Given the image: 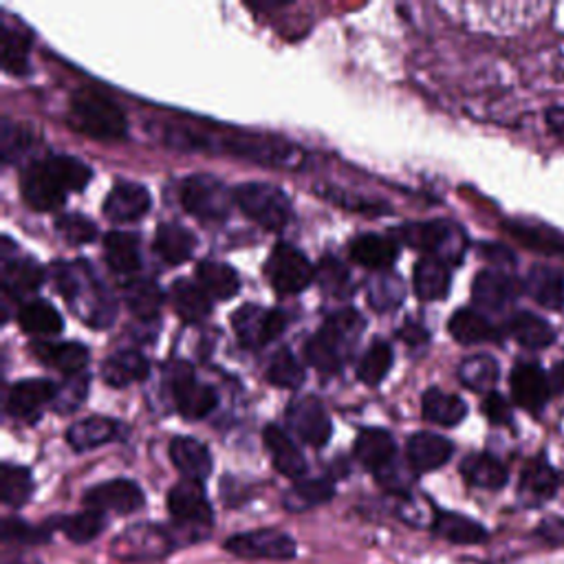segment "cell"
I'll return each mask as SVG.
<instances>
[{"mask_svg": "<svg viewBox=\"0 0 564 564\" xmlns=\"http://www.w3.org/2000/svg\"><path fill=\"white\" fill-rule=\"evenodd\" d=\"M58 395V387L49 380H23L12 384V389L8 391V413L14 419L34 424L42 417V410L53 404Z\"/></svg>", "mask_w": 564, "mask_h": 564, "instance_id": "15", "label": "cell"}, {"mask_svg": "<svg viewBox=\"0 0 564 564\" xmlns=\"http://www.w3.org/2000/svg\"><path fill=\"white\" fill-rule=\"evenodd\" d=\"M262 441L278 473L287 479L303 481V477L307 475V461L292 437L278 426H267L262 432Z\"/></svg>", "mask_w": 564, "mask_h": 564, "instance_id": "20", "label": "cell"}, {"mask_svg": "<svg viewBox=\"0 0 564 564\" xmlns=\"http://www.w3.org/2000/svg\"><path fill=\"white\" fill-rule=\"evenodd\" d=\"M181 542L172 527L135 525L120 534L111 547V553L124 562H155L168 557Z\"/></svg>", "mask_w": 564, "mask_h": 564, "instance_id": "5", "label": "cell"}, {"mask_svg": "<svg viewBox=\"0 0 564 564\" xmlns=\"http://www.w3.org/2000/svg\"><path fill=\"white\" fill-rule=\"evenodd\" d=\"M287 424L311 447H324L333 434L331 417L316 397L296 400L287 410Z\"/></svg>", "mask_w": 564, "mask_h": 564, "instance_id": "14", "label": "cell"}, {"mask_svg": "<svg viewBox=\"0 0 564 564\" xmlns=\"http://www.w3.org/2000/svg\"><path fill=\"white\" fill-rule=\"evenodd\" d=\"M560 483H562V479L557 475V469L553 465H549V461L544 456H536L523 469L518 496L525 505L536 507V505L551 501L557 494Z\"/></svg>", "mask_w": 564, "mask_h": 564, "instance_id": "18", "label": "cell"}, {"mask_svg": "<svg viewBox=\"0 0 564 564\" xmlns=\"http://www.w3.org/2000/svg\"><path fill=\"white\" fill-rule=\"evenodd\" d=\"M51 529H60L71 542L75 544H88L102 536L107 529V514L96 510H84L71 516H60L49 520Z\"/></svg>", "mask_w": 564, "mask_h": 564, "instance_id": "37", "label": "cell"}, {"mask_svg": "<svg viewBox=\"0 0 564 564\" xmlns=\"http://www.w3.org/2000/svg\"><path fill=\"white\" fill-rule=\"evenodd\" d=\"M452 285L450 265L434 256H424L413 271V287L419 301L437 303L443 301Z\"/></svg>", "mask_w": 564, "mask_h": 564, "instance_id": "24", "label": "cell"}, {"mask_svg": "<svg viewBox=\"0 0 564 564\" xmlns=\"http://www.w3.org/2000/svg\"><path fill=\"white\" fill-rule=\"evenodd\" d=\"M225 549L238 557L252 560H294L298 553L296 540L278 529H256L234 534L225 540Z\"/></svg>", "mask_w": 564, "mask_h": 564, "instance_id": "9", "label": "cell"}, {"mask_svg": "<svg viewBox=\"0 0 564 564\" xmlns=\"http://www.w3.org/2000/svg\"><path fill=\"white\" fill-rule=\"evenodd\" d=\"M105 256L109 267L115 273H122V275L137 273L142 267L139 238L131 232H111L105 238Z\"/></svg>", "mask_w": 564, "mask_h": 564, "instance_id": "40", "label": "cell"}, {"mask_svg": "<svg viewBox=\"0 0 564 564\" xmlns=\"http://www.w3.org/2000/svg\"><path fill=\"white\" fill-rule=\"evenodd\" d=\"M197 278L212 301H230L241 290V278L234 267L219 260H204L197 267Z\"/></svg>", "mask_w": 564, "mask_h": 564, "instance_id": "35", "label": "cell"}, {"mask_svg": "<svg viewBox=\"0 0 564 564\" xmlns=\"http://www.w3.org/2000/svg\"><path fill=\"white\" fill-rule=\"evenodd\" d=\"M461 475L473 488L492 490V492L503 490L510 481L507 467L488 452H477V454L465 456L461 463Z\"/></svg>", "mask_w": 564, "mask_h": 564, "instance_id": "25", "label": "cell"}, {"mask_svg": "<svg viewBox=\"0 0 564 564\" xmlns=\"http://www.w3.org/2000/svg\"><path fill=\"white\" fill-rule=\"evenodd\" d=\"M29 49L32 40L27 34L3 27V69L10 75H25L29 71Z\"/></svg>", "mask_w": 564, "mask_h": 564, "instance_id": "51", "label": "cell"}, {"mask_svg": "<svg viewBox=\"0 0 564 564\" xmlns=\"http://www.w3.org/2000/svg\"><path fill=\"white\" fill-rule=\"evenodd\" d=\"M421 415L430 424L452 428L465 419L467 406L456 395L443 393L441 389H430V391H426V395L421 400Z\"/></svg>", "mask_w": 564, "mask_h": 564, "instance_id": "39", "label": "cell"}, {"mask_svg": "<svg viewBox=\"0 0 564 564\" xmlns=\"http://www.w3.org/2000/svg\"><path fill=\"white\" fill-rule=\"evenodd\" d=\"M400 338L406 340V342L413 344V346H419V344L428 342V331H426L424 327H419V324H406V327L400 331Z\"/></svg>", "mask_w": 564, "mask_h": 564, "instance_id": "61", "label": "cell"}, {"mask_svg": "<svg viewBox=\"0 0 564 564\" xmlns=\"http://www.w3.org/2000/svg\"><path fill=\"white\" fill-rule=\"evenodd\" d=\"M523 290L549 311H560L564 307V273L555 267L534 265L525 275Z\"/></svg>", "mask_w": 564, "mask_h": 564, "instance_id": "23", "label": "cell"}, {"mask_svg": "<svg viewBox=\"0 0 564 564\" xmlns=\"http://www.w3.org/2000/svg\"><path fill=\"white\" fill-rule=\"evenodd\" d=\"M3 564H42L38 557L21 553V551H5Z\"/></svg>", "mask_w": 564, "mask_h": 564, "instance_id": "64", "label": "cell"}, {"mask_svg": "<svg viewBox=\"0 0 564 564\" xmlns=\"http://www.w3.org/2000/svg\"><path fill=\"white\" fill-rule=\"evenodd\" d=\"M454 454L452 441L434 432H417L408 439L406 456L415 475H428L443 467Z\"/></svg>", "mask_w": 564, "mask_h": 564, "instance_id": "19", "label": "cell"}, {"mask_svg": "<svg viewBox=\"0 0 564 564\" xmlns=\"http://www.w3.org/2000/svg\"><path fill=\"white\" fill-rule=\"evenodd\" d=\"M71 124L79 133L100 142L124 139L128 133L126 115L122 113V109L109 98L100 96V93L88 88L73 93Z\"/></svg>", "mask_w": 564, "mask_h": 564, "instance_id": "2", "label": "cell"}, {"mask_svg": "<svg viewBox=\"0 0 564 564\" xmlns=\"http://www.w3.org/2000/svg\"><path fill=\"white\" fill-rule=\"evenodd\" d=\"M170 461L187 481L204 483L212 475V454L206 443L195 437H174L170 441Z\"/></svg>", "mask_w": 564, "mask_h": 564, "instance_id": "17", "label": "cell"}, {"mask_svg": "<svg viewBox=\"0 0 564 564\" xmlns=\"http://www.w3.org/2000/svg\"><path fill=\"white\" fill-rule=\"evenodd\" d=\"M391 366H393V348L387 342H375L357 364V378L366 387H378L387 380Z\"/></svg>", "mask_w": 564, "mask_h": 564, "instance_id": "49", "label": "cell"}, {"mask_svg": "<svg viewBox=\"0 0 564 564\" xmlns=\"http://www.w3.org/2000/svg\"><path fill=\"white\" fill-rule=\"evenodd\" d=\"M400 238L428 256L441 258L447 265H456L463 260L467 241L461 228L447 221H428V223H408L397 230Z\"/></svg>", "mask_w": 564, "mask_h": 564, "instance_id": "4", "label": "cell"}, {"mask_svg": "<svg viewBox=\"0 0 564 564\" xmlns=\"http://www.w3.org/2000/svg\"><path fill=\"white\" fill-rule=\"evenodd\" d=\"M124 301H126L128 309L135 314V318L152 320L161 311L163 294L157 287V282L146 280V278L144 280L135 278V280L128 282L126 290H124Z\"/></svg>", "mask_w": 564, "mask_h": 564, "instance_id": "46", "label": "cell"}, {"mask_svg": "<svg viewBox=\"0 0 564 564\" xmlns=\"http://www.w3.org/2000/svg\"><path fill=\"white\" fill-rule=\"evenodd\" d=\"M400 256V247L393 238L380 234H361L351 243V258L372 271H387Z\"/></svg>", "mask_w": 564, "mask_h": 564, "instance_id": "28", "label": "cell"}, {"mask_svg": "<svg viewBox=\"0 0 564 564\" xmlns=\"http://www.w3.org/2000/svg\"><path fill=\"white\" fill-rule=\"evenodd\" d=\"M88 384H90V378H88L86 370L79 372V375H73V378H69V382L58 387V395L53 400L56 410L73 413L75 408H79V404L84 402V397L88 393Z\"/></svg>", "mask_w": 564, "mask_h": 564, "instance_id": "55", "label": "cell"}, {"mask_svg": "<svg viewBox=\"0 0 564 564\" xmlns=\"http://www.w3.org/2000/svg\"><path fill=\"white\" fill-rule=\"evenodd\" d=\"M520 294V282L501 271V269H486L475 278L473 298L481 309L501 311L510 307Z\"/></svg>", "mask_w": 564, "mask_h": 564, "instance_id": "16", "label": "cell"}, {"mask_svg": "<svg viewBox=\"0 0 564 564\" xmlns=\"http://www.w3.org/2000/svg\"><path fill=\"white\" fill-rule=\"evenodd\" d=\"M144 492L135 481L128 479H113L107 483H100L96 488H90L84 494V505L86 510H96V512H113V514H135L144 507Z\"/></svg>", "mask_w": 564, "mask_h": 564, "instance_id": "12", "label": "cell"}, {"mask_svg": "<svg viewBox=\"0 0 564 564\" xmlns=\"http://www.w3.org/2000/svg\"><path fill=\"white\" fill-rule=\"evenodd\" d=\"M499 375V361L492 355H473L458 366V380L475 393H494Z\"/></svg>", "mask_w": 564, "mask_h": 564, "instance_id": "43", "label": "cell"}, {"mask_svg": "<svg viewBox=\"0 0 564 564\" xmlns=\"http://www.w3.org/2000/svg\"><path fill=\"white\" fill-rule=\"evenodd\" d=\"M170 391L185 419H206L219 404L217 391L201 384L187 364H176L174 370H170Z\"/></svg>", "mask_w": 564, "mask_h": 564, "instance_id": "8", "label": "cell"}, {"mask_svg": "<svg viewBox=\"0 0 564 564\" xmlns=\"http://www.w3.org/2000/svg\"><path fill=\"white\" fill-rule=\"evenodd\" d=\"M19 322L29 335H58L64 329L62 316L47 301H29L19 314Z\"/></svg>", "mask_w": 564, "mask_h": 564, "instance_id": "45", "label": "cell"}, {"mask_svg": "<svg viewBox=\"0 0 564 564\" xmlns=\"http://www.w3.org/2000/svg\"><path fill=\"white\" fill-rule=\"evenodd\" d=\"M447 331L458 344H465V346L501 340V331L483 314L475 309L454 311L447 322Z\"/></svg>", "mask_w": 564, "mask_h": 564, "instance_id": "34", "label": "cell"}, {"mask_svg": "<svg viewBox=\"0 0 564 564\" xmlns=\"http://www.w3.org/2000/svg\"><path fill=\"white\" fill-rule=\"evenodd\" d=\"M234 331L238 335L241 346L245 348H262L282 335L287 327V318L278 309H265L258 305H243L232 316Z\"/></svg>", "mask_w": 564, "mask_h": 564, "instance_id": "10", "label": "cell"}, {"mask_svg": "<svg viewBox=\"0 0 564 564\" xmlns=\"http://www.w3.org/2000/svg\"><path fill=\"white\" fill-rule=\"evenodd\" d=\"M32 351L42 364L71 375V378L84 372L88 366V348L79 342H38Z\"/></svg>", "mask_w": 564, "mask_h": 564, "instance_id": "29", "label": "cell"}, {"mask_svg": "<svg viewBox=\"0 0 564 564\" xmlns=\"http://www.w3.org/2000/svg\"><path fill=\"white\" fill-rule=\"evenodd\" d=\"M353 452H355V458L378 477L387 467L395 463L397 445L391 432L382 428H368L357 434Z\"/></svg>", "mask_w": 564, "mask_h": 564, "instance_id": "21", "label": "cell"}, {"mask_svg": "<svg viewBox=\"0 0 564 564\" xmlns=\"http://www.w3.org/2000/svg\"><path fill=\"white\" fill-rule=\"evenodd\" d=\"M430 527L434 536L454 544H481L490 536L481 523L456 512H434Z\"/></svg>", "mask_w": 564, "mask_h": 564, "instance_id": "33", "label": "cell"}, {"mask_svg": "<svg viewBox=\"0 0 564 564\" xmlns=\"http://www.w3.org/2000/svg\"><path fill=\"white\" fill-rule=\"evenodd\" d=\"M51 538V527L49 523L42 527L29 525L23 518H5L3 523V542L5 544H16V547H36L45 544Z\"/></svg>", "mask_w": 564, "mask_h": 564, "instance_id": "52", "label": "cell"}, {"mask_svg": "<svg viewBox=\"0 0 564 564\" xmlns=\"http://www.w3.org/2000/svg\"><path fill=\"white\" fill-rule=\"evenodd\" d=\"M234 204L249 217L254 223L267 232L285 230L292 221V201L271 183H241L234 191Z\"/></svg>", "mask_w": 564, "mask_h": 564, "instance_id": "3", "label": "cell"}, {"mask_svg": "<svg viewBox=\"0 0 564 564\" xmlns=\"http://www.w3.org/2000/svg\"><path fill=\"white\" fill-rule=\"evenodd\" d=\"M483 256L488 258V260H492L494 265H512L516 258H514V254L507 249V247H503V245H492V243H488V245H483Z\"/></svg>", "mask_w": 564, "mask_h": 564, "instance_id": "60", "label": "cell"}, {"mask_svg": "<svg viewBox=\"0 0 564 564\" xmlns=\"http://www.w3.org/2000/svg\"><path fill=\"white\" fill-rule=\"evenodd\" d=\"M118 437V424L109 417H88L73 424L66 430V441L75 452L96 450L105 443H111Z\"/></svg>", "mask_w": 564, "mask_h": 564, "instance_id": "36", "label": "cell"}, {"mask_svg": "<svg viewBox=\"0 0 564 564\" xmlns=\"http://www.w3.org/2000/svg\"><path fill=\"white\" fill-rule=\"evenodd\" d=\"M265 273L280 296H296L305 292L316 278V269L309 258L290 243H278L271 249Z\"/></svg>", "mask_w": 564, "mask_h": 564, "instance_id": "7", "label": "cell"}, {"mask_svg": "<svg viewBox=\"0 0 564 564\" xmlns=\"http://www.w3.org/2000/svg\"><path fill=\"white\" fill-rule=\"evenodd\" d=\"M168 512L174 523V534L181 544H191L208 536L214 525V510L208 494L197 481H179L168 492Z\"/></svg>", "mask_w": 564, "mask_h": 564, "instance_id": "1", "label": "cell"}, {"mask_svg": "<svg viewBox=\"0 0 564 564\" xmlns=\"http://www.w3.org/2000/svg\"><path fill=\"white\" fill-rule=\"evenodd\" d=\"M197 238L191 230L176 223H161L155 234V254L170 267L183 265L193 258Z\"/></svg>", "mask_w": 564, "mask_h": 564, "instance_id": "32", "label": "cell"}, {"mask_svg": "<svg viewBox=\"0 0 564 564\" xmlns=\"http://www.w3.org/2000/svg\"><path fill=\"white\" fill-rule=\"evenodd\" d=\"M366 322L364 318L355 311V309H342L338 314H333L322 329L318 331V335L331 346L335 348L342 359H346V355L353 351V346L359 342V335L364 331Z\"/></svg>", "mask_w": 564, "mask_h": 564, "instance_id": "30", "label": "cell"}, {"mask_svg": "<svg viewBox=\"0 0 564 564\" xmlns=\"http://www.w3.org/2000/svg\"><path fill=\"white\" fill-rule=\"evenodd\" d=\"M47 165L51 168L53 176L60 181V185L69 193H82L84 187L90 183V168L75 159V157H66V155H58V157H49L45 159Z\"/></svg>", "mask_w": 564, "mask_h": 564, "instance_id": "50", "label": "cell"}, {"mask_svg": "<svg viewBox=\"0 0 564 564\" xmlns=\"http://www.w3.org/2000/svg\"><path fill=\"white\" fill-rule=\"evenodd\" d=\"M21 193L36 212H56L66 201V191L53 176L47 161H34L23 170Z\"/></svg>", "mask_w": 564, "mask_h": 564, "instance_id": "11", "label": "cell"}, {"mask_svg": "<svg viewBox=\"0 0 564 564\" xmlns=\"http://www.w3.org/2000/svg\"><path fill=\"white\" fill-rule=\"evenodd\" d=\"M510 387L516 406H520L529 415H540L551 397L549 378L536 361L516 364L510 375Z\"/></svg>", "mask_w": 564, "mask_h": 564, "instance_id": "13", "label": "cell"}, {"mask_svg": "<svg viewBox=\"0 0 564 564\" xmlns=\"http://www.w3.org/2000/svg\"><path fill=\"white\" fill-rule=\"evenodd\" d=\"M542 540L551 542V544H564V518L562 516H547L538 531H536Z\"/></svg>", "mask_w": 564, "mask_h": 564, "instance_id": "59", "label": "cell"}, {"mask_svg": "<svg viewBox=\"0 0 564 564\" xmlns=\"http://www.w3.org/2000/svg\"><path fill=\"white\" fill-rule=\"evenodd\" d=\"M32 146V135L25 128H16L10 122L3 126V159L8 163L16 161Z\"/></svg>", "mask_w": 564, "mask_h": 564, "instance_id": "57", "label": "cell"}, {"mask_svg": "<svg viewBox=\"0 0 564 564\" xmlns=\"http://www.w3.org/2000/svg\"><path fill=\"white\" fill-rule=\"evenodd\" d=\"M34 477L27 467L5 463L3 473H0V499L8 507H25L34 496Z\"/></svg>", "mask_w": 564, "mask_h": 564, "instance_id": "44", "label": "cell"}, {"mask_svg": "<svg viewBox=\"0 0 564 564\" xmlns=\"http://www.w3.org/2000/svg\"><path fill=\"white\" fill-rule=\"evenodd\" d=\"M58 232L62 238H66L69 243H75V245H84V243H90L93 238H96L98 234V228L93 221H88L86 217L82 214H62L56 223Z\"/></svg>", "mask_w": 564, "mask_h": 564, "instance_id": "56", "label": "cell"}, {"mask_svg": "<svg viewBox=\"0 0 564 564\" xmlns=\"http://www.w3.org/2000/svg\"><path fill=\"white\" fill-rule=\"evenodd\" d=\"M170 296H172L174 311L179 314V318L185 324H199L212 311V303H210L212 298L204 292V287L199 285V282L181 278L172 285Z\"/></svg>", "mask_w": 564, "mask_h": 564, "instance_id": "31", "label": "cell"}, {"mask_svg": "<svg viewBox=\"0 0 564 564\" xmlns=\"http://www.w3.org/2000/svg\"><path fill=\"white\" fill-rule=\"evenodd\" d=\"M505 232L523 243L531 252H540L547 256H564V236L544 228V225H529L523 221H505Z\"/></svg>", "mask_w": 564, "mask_h": 564, "instance_id": "41", "label": "cell"}, {"mask_svg": "<svg viewBox=\"0 0 564 564\" xmlns=\"http://www.w3.org/2000/svg\"><path fill=\"white\" fill-rule=\"evenodd\" d=\"M316 278H318L320 290L335 301H346L355 294V285H353L348 269L333 256H324L318 262Z\"/></svg>", "mask_w": 564, "mask_h": 564, "instance_id": "47", "label": "cell"}, {"mask_svg": "<svg viewBox=\"0 0 564 564\" xmlns=\"http://www.w3.org/2000/svg\"><path fill=\"white\" fill-rule=\"evenodd\" d=\"M335 496V488L331 481L327 479H303L296 481L294 488L287 490V494L282 496V505H285L290 512L298 514V512H307L311 507L324 505Z\"/></svg>", "mask_w": 564, "mask_h": 564, "instance_id": "42", "label": "cell"}, {"mask_svg": "<svg viewBox=\"0 0 564 564\" xmlns=\"http://www.w3.org/2000/svg\"><path fill=\"white\" fill-rule=\"evenodd\" d=\"M150 372L148 359L137 351H118L102 364V380L113 389L144 382Z\"/></svg>", "mask_w": 564, "mask_h": 564, "instance_id": "27", "label": "cell"}, {"mask_svg": "<svg viewBox=\"0 0 564 564\" xmlns=\"http://www.w3.org/2000/svg\"><path fill=\"white\" fill-rule=\"evenodd\" d=\"M234 204V193L210 174L187 176L181 183V206L201 221H225Z\"/></svg>", "mask_w": 564, "mask_h": 564, "instance_id": "6", "label": "cell"}, {"mask_svg": "<svg viewBox=\"0 0 564 564\" xmlns=\"http://www.w3.org/2000/svg\"><path fill=\"white\" fill-rule=\"evenodd\" d=\"M150 206H152V201L144 185L124 181V183H118L109 193V197L105 201V214L113 223H133V221H139L142 217H146Z\"/></svg>", "mask_w": 564, "mask_h": 564, "instance_id": "22", "label": "cell"}, {"mask_svg": "<svg viewBox=\"0 0 564 564\" xmlns=\"http://www.w3.org/2000/svg\"><path fill=\"white\" fill-rule=\"evenodd\" d=\"M404 298V285L397 275L382 273L368 285V303L378 311L395 309Z\"/></svg>", "mask_w": 564, "mask_h": 564, "instance_id": "53", "label": "cell"}, {"mask_svg": "<svg viewBox=\"0 0 564 564\" xmlns=\"http://www.w3.org/2000/svg\"><path fill=\"white\" fill-rule=\"evenodd\" d=\"M45 282V271L32 258H3V292L8 298H25L38 292Z\"/></svg>", "mask_w": 564, "mask_h": 564, "instance_id": "26", "label": "cell"}, {"mask_svg": "<svg viewBox=\"0 0 564 564\" xmlns=\"http://www.w3.org/2000/svg\"><path fill=\"white\" fill-rule=\"evenodd\" d=\"M267 380L269 384L287 391H296L305 384V368L298 361V357L292 353V348H280L271 357L267 366Z\"/></svg>", "mask_w": 564, "mask_h": 564, "instance_id": "48", "label": "cell"}, {"mask_svg": "<svg viewBox=\"0 0 564 564\" xmlns=\"http://www.w3.org/2000/svg\"><path fill=\"white\" fill-rule=\"evenodd\" d=\"M547 124L549 128L560 137L564 139V107H555L547 113Z\"/></svg>", "mask_w": 564, "mask_h": 564, "instance_id": "62", "label": "cell"}, {"mask_svg": "<svg viewBox=\"0 0 564 564\" xmlns=\"http://www.w3.org/2000/svg\"><path fill=\"white\" fill-rule=\"evenodd\" d=\"M305 357H307V361H309L316 370L327 372V375L338 372V370L342 368V364H344L342 355H340L335 348H331L318 333L307 340V344H305Z\"/></svg>", "mask_w": 564, "mask_h": 564, "instance_id": "54", "label": "cell"}, {"mask_svg": "<svg viewBox=\"0 0 564 564\" xmlns=\"http://www.w3.org/2000/svg\"><path fill=\"white\" fill-rule=\"evenodd\" d=\"M483 415L490 419V424L494 426H510L512 424V406L510 402L499 395V393H490L483 402Z\"/></svg>", "mask_w": 564, "mask_h": 564, "instance_id": "58", "label": "cell"}, {"mask_svg": "<svg viewBox=\"0 0 564 564\" xmlns=\"http://www.w3.org/2000/svg\"><path fill=\"white\" fill-rule=\"evenodd\" d=\"M549 384H551V391H555L557 395H564V361H557L553 366Z\"/></svg>", "mask_w": 564, "mask_h": 564, "instance_id": "63", "label": "cell"}, {"mask_svg": "<svg viewBox=\"0 0 564 564\" xmlns=\"http://www.w3.org/2000/svg\"><path fill=\"white\" fill-rule=\"evenodd\" d=\"M507 329H510V335L520 346H525L529 351L549 348L555 342L553 327L547 320H542V318H538L536 314H529V311L514 314Z\"/></svg>", "mask_w": 564, "mask_h": 564, "instance_id": "38", "label": "cell"}]
</instances>
